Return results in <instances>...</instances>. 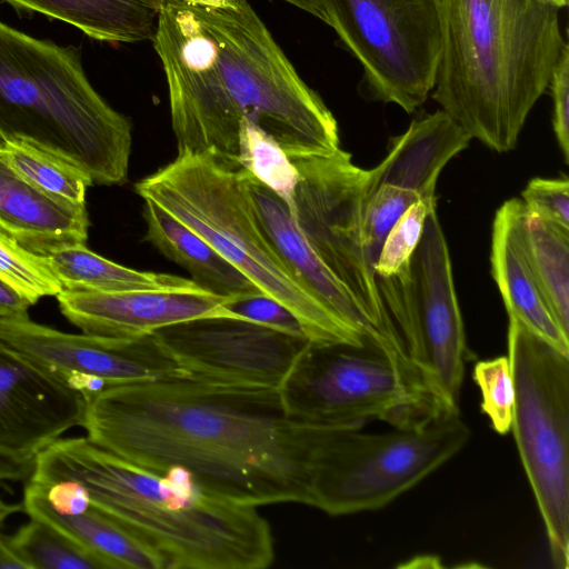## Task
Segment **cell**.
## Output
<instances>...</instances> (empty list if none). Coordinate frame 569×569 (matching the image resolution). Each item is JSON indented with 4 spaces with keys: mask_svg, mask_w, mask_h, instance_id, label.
Listing matches in <instances>:
<instances>
[{
    "mask_svg": "<svg viewBox=\"0 0 569 569\" xmlns=\"http://www.w3.org/2000/svg\"><path fill=\"white\" fill-rule=\"evenodd\" d=\"M146 240L186 269L202 289L228 300L262 293L206 240L157 203L144 199Z\"/></svg>",
    "mask_w": 569,
    "mask_h": 569,
    "instance_id": "cell-21",
    "label": "cell"
},
{
    "mask_svg": "<svg viewBox=\"0 0 569 569\" xmlns=\"http://www.w3.org/2000/svg\"><path fill=\"white\" fill-rule=\"evenodd\" d=\"M435 204L419 200L411 204L383 241L375 264L377 278H390L406 271L421 240L426 218Z\"/></svg>",
    "mask_w": 569,
    "mask_h": 569,
    "instance_id": "cell-31",
    "label": "cell"
},
{
    "mask_svg": "<svg viewBox=\"0 0 569 569\" xmlns=\"http://www.w3.org/2000/svg\"><path fill=\"white\" fill-rule=\"evenodd\" d=\"M553 101L552 126L560 151L569 163V48L565 46L548 86Z\"/></svg>",
    "mask_w": 569,
    "mask_h": 569,
    "instance_id": "cell-35",
    "label": "cell"
},
{
    "mask_svg": "<svg viewBox=\"0 0 569 569\" xmlns=\"http://www.w3.org/2000/svg\"><path fill=\"white\" fill-rule=\"evenodd\" d=\"M377 282L426 389L442 407L459 411L468 349L449 248L436 208L426 218L408 270L377 278Z\"/></svg>",
    "mask_w": 569,
    "mask_h": 569,
    "instance_id": "cell-10",
    "label": "cell"
},
{
    "mask_svg": "<svg viewBox=\"0 0 569 569\" xmlns=\"http://www.w3.org/2000/svg\"><path fill=\"white\" fill-rule=\"evenodd\" d=\"M81 427L99 447L158 475L181 468L230 501L310 506L318 426L291 418L277 388L191 377L112 386L86 398Z\"/></svg>",
    "mask_w": 569,
    "mask_h": 569,
    "instance_id": "cell-1",
    "label": "cell"
},
{
    "mask_svg": "<svg viewBox=\"0 0 569 569\" xmlns=\"http://www.w3.org/2000/svg\"><path fill=\"white\" fill-rule=\"evenodd\" d=\"M83 395L0 339V450L34 459L76 426Z\"/></svg>",
    "mask_w": 569,
    "mask_h": 569,
    "instance_id": "cell-15",
    "label": "cell"
},
{
    "mask_svg": "<svg viewBox=\"0 0 569 569\" xmlns=\"http://www.w3.org/2000/svg\"><path fill=\"white\" fill-rule=\"evenodd\" d=\"M298 171L297 224L321 262L346 289L367 321L405 350L382 302L363 240L370 172L338 149L323 157L290 158Z\"/></svg>",
    "mask_w": 569,
    "mask_h": 569,
    "instance_id": "cell-12",
    "label": "cell"
},
{
    "mask_svg": "<svg viewBox=\"0 0 569 569\" xmlns=\"http://www.w3.org/2000/svg\"><path fill=\"white\" fill-rule=\"evenodd\" d=\"M0 280L8 283L32 305L40 298L57 296L61 284L47 257L37 256L0 228Z\"/></svg>",
    "mask_w": 569,
    "mask_h": 569,
    "instance_id": "cell-29",
    "label": "cell"
},
{
    "mask_svg": "<svg viewBox=\"0 0 569 569\" xmlns=\"http://www.w3.org/2000/svg\"><path fill=\"white\" fill-rule=\"evenodd\" d=\"M22 510L77 540L109 569H167L160 552L90 502L80 511L61 512L24 488Z\"/></svg>",
    "mask_w": 569,
    "mask_h": 569,
    "instance_id": "cell-22",
    "label": "cell"
},
{
    "mask_svg": "<svg viewBox=\"0 0 569 569\" xmlns=\"http://www.w3.org/2000/svg\"><path fill=\"white\" fill-rule=\"evenodd\" d=\"M188 1H196V0H188Z\"/></svg>",
    "mask_w": 569,
    "mask_h": 569,
    "instance_id": "cell-41",
    "label": "cell"
},
{
    "mask_svg": "<svg viewBox=\"0 0 569 569\" xmlns=\"http://www.w3.org/2000/svg\"><path fill=\"white\" fill-rule=\"evenodd\" d=\"M31 306L28 299L0 280V323L29 318Z\"/></svg>",
    "mask_w": 569,
    "mask_h": 569,
    "instance_id": "cell-36",
    "label": "cell"
},
{
    "mask_svg": "<svg viewBox=\"0 0 569 569\" xmlns=\"http://www.w3.org/2000/svg\"><path fill=\"white\" fill-rule=\"evenodd\" d=\"M522 200L510 199L497 210L492 223L491 274L509 317H513L556 348L569 353L567 337L552 317L526 253Z\"/></svg>",
    "mask_w": 569,
    "mask_h": 569,
    "instance_id": "cell-19",
    "label": "cell"
},
{
    "mask_svg": "<svg viewBox=\"0 0 569 569\" xmlns=\"http://www.w3.org/2000/svg\"><path fill=\"white\" fill-rule=\"evenodd\" d=\"M510 431L556 568L569 567V353L509 317Z\"/></svg>",
    "mask_w": 569,
    "mask_h": 569,
    "instance_id": "cell-9",
    "label": "cell"
},
{
    "mask_svg": "<svg viewBox=\"0 0 569 569\" xmlns=\"http://www.w3.org/2000/svg\"><path fill=\"white\" fill-rule=\"evenodd\" d=\"M47 260L61 290L118 292L198 286L179 276L123 267L97 254L83 243L61 248Z\"/></svg>",
    "mask_w": 569,
    "mask_h": 569,
    "instance_id": "cell-24",
    "label": "cell"
},
{
    "mask_svg": "<svg viewBox=\"0 0 569 569\" xmlns=\"http://www.w3.org/2000/svg\"><path fill=\"white\" fill-rule=\"evenodd\" d=\"M523 241L542 297L559 328L569 337V230L526 209Z\"/></svg>",
    "mask_w": 569,
    "mask_h": 569,
    "instance_id": "cell-25",
    "label": "cell"
},
{
    "mask_svg": "<svg viewBox=\"0 0 569 569\" xmlns=\"http://www.w3.org/2000/svg\"><path fill=\"white\" fill-rule=\"evenodd\" d=\"M287 2L311 16L322 20L325 23L328 22L326 10L322 0H281Z\"/></svg>",
    "mask_w": 569,
    "mask_h": 569,
    "instance_id": "cell-38",
    "label": "cell"
},
{
    "mask_svg": "<svg viewBox=\"0 0 569 569\" xmlns=\"http://www.w3.org/2000/svg\"><path fill=\"white\" fill-rule=\"evenodd\" d=\"M8 540L27 569H109L94 552L39 519L30 518Z\"/></svg>",
    "mask_w": 569,
    "mask_h": 569,
    "instance_id": "cell-27",
    "label": "cell"
},
{
    "mask_svg": "<svg viewBox=\"0 0 569 569\" xmlns=\"http://www.w3.org/2000/svg\"><path fill=\"white\" fill-rule=\"evenodd\" d=\"M29 480L76 483L88 501L160 552L167 569H262L274 558L256 507L216 496L181 468L158 475L90 441L59 438Z\"/></svg>",
    "mask_w": 569,
    "mask_h": 569,
    "instance_id": "cell-3",
    "label": "cell"
},
{
    "mask_svg": "<svg viewBox=\"0 0 569 569\" xmlns=\"http://www.w3.org/2000/svg\"><path fill=\"white\" fill-rule=\"evenodd\" d=\"M547 1L551 2L552 4L557 6L560 9L568 4V0H547Z\"/></svg>",
    "mask_w": 569,
    "mask_h": 569,
    "instance_id": "cell-40",
    "label": "cell"
},
{
    "mask_svg": "<svg viewBox=\"0 0 569 569\" xmlns=\"http://www.w3.org/2000/svg\"><path fill=\"white\" fill-rule=\"evenodd\" d=\"M471 139L442 109L413 120L402 134L391 140L386 158L369 170V194L382 184H391L413 191L420 200L436 206L441 170Z\"/></svg>",
    "mask_w": 569,
    "mask_h": 569,
    "instance_id": "cell-20",
    "label": "cell"
},
{
    "mask_svg": "<svg viewBox=\"0 0 569 569\" xmlns=\"http://www.w3.org/2000/svg\"><path fill=\"white\" fill-rule=\"evenodd\" d=\"M329 24L362 68L361 94L407 113L433 89L441 51L436 0H322Z\"/></svg>",
    "mask_w": 569,
    "mask_h": 569,
    "instance_id": "cell-11",
    "label": "cell"
},
{
    "mask_svg": "<svg viewBox=\"0 0 569 569\" xmlns=\"http://www.w3.org/2000/svg\"><path fill=\"white\" fill-rule=\"evenodd\" d=\"M528 212L569 230V180L565 178L531 179L522 191Z\"/></svg>",
    "mask_w": 569,
    "mask_h": 569,
    "instance_id": "cell-33",
    "label": "cell"
},
{
    "mask_svg": "<svg viewBox=\"0 0 569 569\" xmlns=\"http://www.w3.org/2000/svg\"><path fill=\"white\" fill-rule=\"evenodd\" d=\"M34 459L20 458L0 450V482L30 477Z\"/></svg>",
    "mask_w": 569,
    "mask_h": 569,
    "instance_id": "cell-37",
    "label": "cell"
},
{
    "mask_svg": "<svg viewBox=\"0 0 569 569\" xmlns=\"http://www.w3.org/2000/svg\"><path fill=\"white\" fill-rule=\"evenodd\" d=\"M3 143L11 167L30 184L60 201L86 204L87 188L93 182L80 168L23 140Z\"/></svg>",
    "mask_w": 569,
    "mask_h": 569,
    "instance_id": "cell-26",
    "label": "cell"
},
{
    "mask_svg": "<svg viewBox=\"0 0 569 569\" xmlns=\"http://www.w3.org/2000/svg\"><path fill=\"white\" fill-rule=\"evenodd\" d=\"M432 98L473 139L512 150L567 42L547 0H436Z\"/></svg>",
    "mask_w": 569,
    "mask_h": 569,
    "instance_id": "cell-4",
    "label": "cell"
},
{
    "mask_svg": "<svg viewBox=\"0 0 569 569\" xmlns=\"http://www.w3.org/2000/svg\"><path fill=\"white\" fill-rule=\"evenodd\" d=\"M56 297L61 313L83 333L108 338H137L197 318H240L226 308L228 299L199 286L118 292L61 290Z\"/></svg>",
    "mask_w": 569,
    "mask_h": 569,
    "instance_id": "cell-16",
    "label": "cell"
},
{
    "mask_svg": "<svg viewBox=\"0 0 569 569\" xmlns=\"http://www.w3.org/2000/svg\"><path fill=\"white\" fill-rule=\"evenodd\" d=\"M249 172L210 152L178 151L173 161L134 184L206 240L258 289L298 319L307 339L362 346L369 341L320 302L286 267L253 208Z\"/></svg>",
    "mask_w": 569,
    "mask_h": 569,
    "instance_id": "cell-6",
    "label": "cell"
},
{
    "mask_svg": "<svg viewBox=\"0 0 569 569\" xmlns=\"http://www.w3.org/2000/svg\"><path fill=\"white\" fill-rule=\"evenodd\" d=\"M90 221L86 204L60 201L40 191L11 167L0 140V228L28 251L48 257L86 244Z\"/></svg>",
    "mask_w": 569,
    "mask_h": 569,
    "instance_id": "cell-17",
    "label": "cell"
},
{
    "mask_svg": "<svg viewBox=\"0 0 569 569\" xmlns=\"http://www.w3.org/2000/svg\"><path fill=\"white\" fill-rule=\"evenodd\" d=\"M191 378L279 388L309 340L247 319L204 317L152 332Z\"/></svg>",
    "mask_w": 569,
    "mask_h": 569,
    "instance_id": "cell-14",
    "label": "cell"
},
{
    "mask_svg": "<svg viewBox=\"0 0 569 569\" xmlns=\"http://www.w3.org/2000/svg\"><path fill=\"white\" fill-rule=\"evenodd\" d=\"M224 306L231 313L242 319L307 338L293 313L264 293L228 300Z\"/></svg>",
    "mask_w": 569,
    "mask_h": 569,
    "instance_id": "cell-34",
    "label": "cell"
},
{
    "mask_svg": "<svg viewBox=\"0 0 569 569\" xmlns=\"http://www.w3.org/2000/svg\"><path fill=\"white\" fill-rule=\"evenodd\" d=\"M318 426L310 506L330 516L381 509L455 457L469 441L459 411L385 432Z\"/></svg>",
    "mask_w": 569,
    "mask_h": 569,
    "instance_id": "cell-7",
    "label": "cell"
},
{
    "mask_svg": "<svg viewBox=\"0 0 569 569\" xmlns=\"http://www.w3.org/2000/svg\"><path fill=\"white\" fill-rule=\"evenodd\" d=\"M0 339L84 398L107 387L189 377L152 333L77 335L26 318L1 322Z\"/></svg>",
    "mask_w": 569,
    "mask_h": 569,
    "instance_id": "cell-13",
    "label": "cell"
},
{
    "mask_svg": "<svg viewBox=\"0 0 569 569\" xmlns=\"http://www.w3.org/2000/svg\"><path fill=\"white\" fill-rule=\"evenodd\" d=\"M112 43L152 40L164 0H1Z\"/></svg>",
    "mask_w": 569,
    "mask_h": 569,
    "instance_id": "cell-23",
    "label": "cell"
},
{
    "mask_svg": "<svg viewBox=\"0 0 569 569\" xmlns=\"http://www.w3.org/2000/svg\"><path fill=\"white\" fill-rule=\"evenodd\" d=\"M278 389L291 418L326 427L363 428L376 420L408 427L449 410L429 393L403 351L376 340L309 341Z\"/></svg>",
    "mask_w": 569,
    "mask_h": 569,
    "instance_id": "cell-8",
    "label": "cell"
},
{
    "mask_svg": "<svg viewBox=\"0 0 569 569\" xmlns=\"http://www.w3.org/2000/svg\"><path fill=\"white\" fill-rule=\"evenodd\" d=\"M473 379L481 391L482 411L492 428L500 435L508 433L513 407V385L508 357L478 362L475 366Z\"/></svg>",
    "mask_w": 569,
    "mask_h": 569,
    "instance_id": "cell-32",
    "label": "cell"
},
{
    "mask_svg": "<svg viewBox=\"0 0 569 569\" xmlns=\"http://www.w3.org/2000/svg\"><path fill=\"white\" fill-rule=\"evenodd\" d=\"M248 188L268 239L293 277L350 326L370 338L396 346L367 321L346 289L321 262L288 204L250 173Z\"/></svg>",
    "mask_w": 569,
    "mask_h": 569,
    "instance_id": "cell-18",
    "label": "cell"
},
{
    "mask_svg": "<svg viewBox=\"0 0 569 569\" xmlns=\"http://www.w3.org/2000/svg\"><path fill=\"white\" fill-rule=\"evenodd\" d=\"M417 193L391 184H382L367 198L363 210V240L370 264H375L388 233L406 212L419 201Z\"/></svg>",
    "mask_w": 569,
    "mask_h": 569,
    "instance_id": "cell-30",
    "label": "cell"
},
{
    "mask_svg": "<svg viewBox=\"0 0 569 569\" xmlns=\"http://www.w3.org/2000/svg\"><path fill=\"white\" fill-rule=\"evenodd\" d=\"M0 140L36 144L97 184L128 178L131 123L92 87L80 49L34 38L1 19Z\"/></svg>",
    "mask_w": 569,
    "mask_h": 569,
    "instance_id": "cell-5",
    "label": "cell"
},
{
    "mask_svg": "<svg viewBox=\"0 0 569 569\" xmlns=\"http://www.w3.org/2000/svg\"><path fill=\"white\" fill-rule=\"evenodd\" d=\"M22 510V503H8L0 498V527L11 515Z\"/></svg>",
    "mask_w": 569,
    "mask_h": 569,
    "instance_id": "cell-39",
    "label": "cell"
},
{
    "mask_svg": "<svg viewBox=\"0 0 569 569\" xmlns=\"http://www.w3.org/2000/svg\"><path fill=\"white\" fill-rule=\"evenodd\" d=\"M238 164L279 196L293 213L298 171L280 146L248 121L239 126Z\"/></svg>",
    "mask_w": 569,
    "mask_h": 569,
    "instance_id": "cell-28",
    "label": "cell"
},
{
    "mask_svg": "<svg viewBox=\"0 0 569 569\" xmlns=\"http://www.w3.org/2000/svg\"><path fill=\"white\" fill-rule=\"evenodd\" d=\"M152 43L178 151L238 163L241 121L259 127L292 159L340 149L332 112L247 0H164Z\"/></svg>",
    "mask_w": 569,
    "mask_h": 569,
    "instance_id": "cell-2",
    "label": "cell"
}]
</instances>
